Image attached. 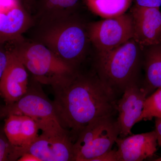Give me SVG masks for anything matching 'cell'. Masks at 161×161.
Masks as SVG:
<instances>
[{"label":"cell","instance_id":"ba28073f","mask_svg":"<svg viewBox=\"0 0 161 161\" xmlns=\"http://www.w3.org/2000/svg\"><path fill=\"white\" fill-rule=\"evenodd\" d=\"M139 80L129 85L116 102V111L118 116L116 121L120 137L132 134L131 130L142 112L144 104L150 92Z\"/></svg>","mask_w":161,"mask_h":161},{"label":"cell","instance_id":"9c48e42d","mask_svg":"<svg viewBox=\"0 0 161 161\" xmlns=\"http://www.w3.org/2000/svg\"><path fill=\"white\" fill-rule=\"evenodd\" d=\"M70 135L69 132L57 135L42 132L28 147L20 148L22 155L31 153L40 161H75L74 143Z\"/></svg>","mask_w":161,"mask_h":161},{"label":"cell","instance_id":"7a4b0ae2","mask_svg":"<svg viewBox=\"0 0 161 161\" xmlns=\"http://www.w3.org/2000/svg\"><path fill=\"white\" fill-rule=\"evenodd\" d=\"M88 24L70 14L43 23L40 40L57 57L75 69L82 63L90 42Z\"/></svg>","mask_w":161,"mask_h":161},{"label":"cell","instance_id":"8992f818","mask_svg":"<svg viewBox=\"0 0 161 161\" xmlns=\"http://www.w3.org/2000/svg\"><path fill=\"white\" fill-rule=\"evenodd\" d=\"M119 134L113 115L93 121L79 132L74 144L75 161H92L110 151Z\"/></svg>","mask_w":161,"mask_h":161},{"label":"cell","instance_id":"5b68a950","mask_svg":"<svg viewBox=\"0 0 161 161\" xmlns=\"http://www.w3.org/2000/svg\"><path fill=\"white\" fill-rule=\"evenodd\" d=\"M34 80L22 98L11 104L3 106L2 118L11 115H26L36 121L42 132L53 135L69 133L60 125L53 101L47 98L40 84Z\"/></svg>","mask_w":161,"mask_h":161},{"label":"cell","instance_id":"30bf717a","mask_svg":"<svg viewBox=\"0 0 161 161\" xmlns=\"http://www.w3.org/2000/svg\"><path fill=\"white\" fill-rule=\"evenodd\" d=\"M32 23L29 12L18 0H0V43L22 39Z\"/></svg>","mask_w":161,"mask_h":161},{"label":"cell","instance_id":"ac0fdd59","mask_svg":"<svg viewBox=\"0 0 161 161\" xmlns=\"http://www.w3.org/2000/svg\"><path fill=\"white\" fill-rule=\"evenodd\" d=\"M153 118L161 119V87L156 89L155 92L146 98L142 112L136 123Z\"/></svg>","mask_w":161,"mask_h":161},{"label":"cell","instance_id":"e0dca14e","mask_svg":"<svg viewBox=\"0 0 161 161\" xmlns=\"http://www.w3.org/2000/svg\"><path fill=\"white\" fill-rule=\"evenodd\" d=\"M132 0H85L92 13L103 19L115 17L126 13Z\"/></svg>","mask_w":161,"mask_h":161},{"label":"cell","instance_id":"cb8c5ba5","mask_svg":"<svg viewBox=\"0 0 161 161\" xmlns=\"http://www.w3.org/2000/svg\"><path fill=\"white\" fill-rule=\"evenodd\" d=\"M36 1V0H22V3L30 12L32 9H34Z\"/></svg>","mask_w":161,"mask_h":161},{"label":"cell","instance_id":"d4e9b609","mask_svg":"<svg viewBox=\"0 0 161 161\" xmlns=\"http://www.w3.org/2000/svg\"><path fill=\"white\" fill-rule=\"evenodd\" d=\"M3 106L1 105H0V120L3 119V118H2V115H1V113H2V108H3Z\"/></svg>","mask_w":161,"mask_h":161},{"label":"cell","instance_id":"277c9868","mask_svg":"<svg viewBox=\"0 0 161 161\" xmlns=\"http://www.w3.org/2000/svg\"><path fill=\"white\" fill-rule=\"evenodd\" d=\"M12 43L14 46L12 48L26 70L41 84L52 88L62 85L78 72L40 42H24L21 39Z\"/></svg>","mask_w":161,"mask_h":161},{"label":"cell","instance_id":"7402d4cb","mask_svg":"<svg viewBox=\"0 0 161 161\" xmlns=\"http://www.w3.org/2000/svg\"><path fill=\"white\" fill-rule=\"evenodd\" d=\"M155 131L157 137L158 144L161 147V119L156 118Z\"/></svg>","mask_w":161,"mask_h":161},{"label":"cell","instance_id":"44dd1931","mask_svg":"<svg viewBox=\"0 0 161 161\" xmlns=\"http://www.w3.org/2000/svg\"><path fill=\"white\" fill-rule=\"evenodd\" d=\"M92 161H118L117 150H111L93 159Z\"/></svg>","mask_w":161,"mask_h":161},{"label":"cell","instance_id":"9a60e30c","mask_svg":"<svg viewBox=\"0 0 161 161\" xmlns=\"http://www.w3.org/2000/svg\"><path fill=\"white\" fill-rule=\"evenodd\" d=\"M144 85L151 91L161 87V43L143 48Z\"/></svg>","mask_w":161,"mask_h":161},{"label":"cell","instance_id":"3957f363","mask_svg":"<svg viewBox=\"0 0 161 161\" xmlns=\"http://www.w3.org/2000/svg\"><path fill=\"white\" fill-rule=\"evenodd\" d=\"M142 51L132 39L112 50L97 54L95 73L116 95L122 94L128 86L139 80Z\"/></svg>","mask_w":161,"mask_h":161},{"label":"cell","instance_id":"8fae6325","mask_svg":"<svg viewBox=\"0 0 161 161\" xmlns=\"http://www.w3.org/2000/svg\"><path fill=\"white\" fill-rule=\"evenodd\" d=\"M130 14L133 23V38L142 48L161 43V11L160 7L135 4Z\"/></svg>","mask_w":161,"mask_h":161},{"label":"cell","instance_id":"4fadbf2b","mask_svg":"<svg viewBox=\"0 0 161 161\" xmlns=\"http://www.w3.org/2000/svg\"><path fill=\"white\" fill-rule=\"evenodd\" d=\"M118 161H142L152 157L157 150L158 141L155 131L118 137Z\"/></svg>","mask_w":161,"mask_h":161},{"label":"cell","instance_id":"484cf974","mask_svg":"<svg viewBox=\"0 0 161 161\" xmlns=\"http://www.w3.org/2000/svg\"><path fill=\"white\" fill-rule=\"evenodd\" d=\"M154 161H161V157L159 158H158L154 160Z\"/></svg>","mask_w":161,"mask_h":161},{"label":"cell","instance_id":"ffe728a7","mask_svg":"<svg viewBox=\"0 0 161 161\" xmlns=\"http://www.w3.org/2000/svg\"><path fill=\"white\" fill-rule=\"evenodd\" d=\"M9 58V51L6 44L0 43V81L5 72Z\"/></svg>","mask_w":161,"mask_h":161},{"label":"cell","instance_id":"5bb4252c","mask_svg":"<svg viewBox=\"0 0 161 161\" xmlns=\"http://www.w3.org/2000/svg\"><path fill=\"white\" fill-rule=\"evenodd\" d=\"M4 132L10 143L15 147L25 148L39 136L37 124L25 115H9L4 119Z\"/></svg>","mask_w":161,"mask_h":161},{"label":"cell","instance_id":"2e32d148","mask_svg":"<svg viewBox=\"0 0 161 161\" xmlns=\"http://www.w3.org/2000/svg\"><path fill=\"white\" fill-rule=\"evenodd\" d=\"M80 0H36L34 9L41 23L62 19L70 14L79 5Z\"/></svg>","mask_w":161,"mask_h":161},{"label":"cell","instance_id":"603a6c76","mask_svg":"<svg viewBox=\"0 0 161 161\" xmlns=\"http://www.w3.org/2000/svg\"><path fill=\"white\" fill-rule=\"evenodd\" d=\"M18 161H40L39 159L33 154L25 153L18 159Z\"/></svg>","mask_w":161,"mask_h":161},{"label":"cell","instance_id":"d6986e66","mask_svg":"<svg viewBox=\"0 0 161 161\" xmlns=\"http://www.w3.org/2000/svg\"><path fill=\"white\" fill-rule=\"evenodd\" d=\"M21 156L19 147L9 142L3 127H0V161H18Z\"/></svg>","mask_w":161,"mask_h":161},{"label":"cell","instance_id":"52a82bcc","mask_svg":"<svg viewBox=\"0 0 161 161\" xmlns=\"http://www.w3.org/2000/svg\"><path fill=\"white\" fill-rule=\"evenodd\" d=\"M90 42L97 54L116 48L133 38V23L130 13L88 24Z\"/></svg>","mask_w":161,"mask_h":161},{"label":"cell","instance_id":"6da1fadb","mask_svg":"<svg viewBox=\"0 0 161 161\" xmlns=\"http://www.w3.org/2000/svg\"><path fill=\"white\" fill-rule=\"evenodd\" d=\"M54 105L64 130L78 134L93 121L114 115L116 95L96 73L79 72L69 81L53 88Z\"/></svg>","mask_w":161,"mask_h":161},{"label":"cell","instance_id":"7c38bea8","mask_svg":"<svg viewBox=\"0 0 161 161\" xmlns=\"http://www.w3.org/2000/svg\"><path fill=\"white\" fill-rule=\"evenodd\" d=\"M8 49V64L0 81V96L6 105L22 98L26 94L29 85L27 70L23 62L12 48Z\"/></svg>","mask_w":161,"mask_h":161}]
</instances>
